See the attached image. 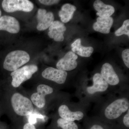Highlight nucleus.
<instances>
[{"instance_id":"obj_5","label":"nucleus","mask_w":129,"mask_h":129,"mask_svg":"<svg viewBox=\"0 0 129 129\" xmlns=\"http://www.w3.org/2000/svg\"><path fill=\"white\" fill-rule=\"evenodd\" d=\"M2 6L4 11L8 13L17 11L30 12L34 8L33 3L28 0H4Z\"/></svg>"},{"instance_id":"obj_3","label":"nucleus","mask_w":129,"mask_h":129,"mask_svg":"<svg viewBox=\"0 0 129 129\" xmlns=\"http://www.w3.org/2000/svg\"><path fill=\"white\" fill-rule=\"evenodd\" d=\"M38 70L37 66L30 64L26 65L13 71L11 74L12 78V85L14 88H18L22 83L30 79Z\"/></svg>"},{"instance_id":"obj_22","label":"nucleus","mask_w":129,"mask_h":129,"mask_svg":"<svg viewBox=\"0 0 129 129\" xmlns=\"http://www.w3.org/2000/svg\"><path fill=\"white\" fill-rule=\"evenodd\" d=\"M29 119V123L32 124H34L36 122V118H39L42 119L44 118L43 116L40 114H30Z\"/></svg>"},{"instance_id":"obj_13","label":"nucleus","mask_w":129,"mask_h":129,"mask_svg":"<svg viewBox=\"0 0 129 129\" xmlns=\"http://www.w3.org/2000/svg\"><path fill=\"white\" fill-rule=\"evenodd\" d=\"M93 85L86 89L89 94H92L97 92H104L108 88V84L103 79L101 74H95L93 76Z\"/></svg>"},{"instance_id":"obj_17","label":"nucleus","mask_w":129,"mask_h":129,"mask_svg":"<svg viewBox=\"0 0 129 129\" xmlns=\"http://www.w3.org/2000/svg\"><path fill=\"white\" fill-rule=\"evenodd\" d=\"M72 50L75 53L81 56L89 57L94 51L92 47H84L81 45V40L78 39L71 45Z\"/></svg>"},{"instance_id":"obj_4","label":"nucleus","mask_w":129,"mask_h":129,"mask_svg":"<svg viewBox=\"0 0 129 129\" xmlns=\"http://www.w3.org/2000/svg\"><path fill=\"white\" fill-rule=\"evenodd\" d=\"M129 103L125 98L118 99L113 102L105 109L104 114L107 118L115 119L129 109Z\"/></svg>"},{"instance_id":"obj_21","label":"nucleus","mask_w":129,"mask_h":129,"mask_svg":"<svg viewBox=\"0 0 129 129\" xmlns=\"http://www.w3.org/2000/svg\"><path fill=\"white\" fill-rule=\"evenodd\" d=\"M122 57L125 64L129 68V49H125L122 52Z\"/></svg>"},{"instance_id":"obj_20","label":"nucleus","mask_w":129,"mask_h":129,"mask_svg":"<svg viewBox=\"0 0 129 129\" xmlns=\"http://www.w3.org/2000/svg\"><path fill=\"white\" fill-rule=\"evenodd\" d=\"M115 34L117 36H120L123 35H125L129 37V19H127L124 22L122 27L115 31Z\"/></svg>"},{"instance_id":"obj_16","label":"nucleus","mask_w":129,"mask_h":129,"mask_svg":"<svg viewBox=\"0 0 129 129\" xmlns=\"http://www.w3.org/2000/svg\"><path fill=\"white\" fill-rule=\"evenodd\" d=\"M93 6L95 10L98 12L96 15L101 18L109 17L115 11L114 7L112 6L104 4L99 0L95 1L93 4Z\"/></svg>"},{"instance_id":"obj_23","label":"nucleus","mask_w":129,"mask_h":129,"mask_svg":"<svg viewBox=\"0 0 129 129\" xmlns=\"http://www.w3.org/2000/svg\"><path fill=\"white\" fill-rule=\"evenodd\" d=\"M60 1H57V0H40L39 2L41 4L43 5H47V6H50L54 4H57Z\"/></svg>"},{"instance_id":"obj_19","label":"nucleus","mask_w":129,"mask_h":129,"mask_svg":"<svg viewBox=\"0 0 129 129\" xmlns=\"http://www.w3.org/2000/svg\"><path fill=\"white\" fill-rule=\"evenodd\" d=\"M57 127L61 129H79V126L74 121L58 119L57 122Z\"/></svg>"},{"instance_id":"obj_2","label":"nucleus","mask_w":129,"mask_h":129,"mask_svg":"<svg viewBox=\"0 0 129 129\" xmlns=\"http://www.w3.org/2000/svg\"><path fill=\"white\" fill-rule=\"evenodd\" d=\"M11 104L14 112L21 116L30 115L34 111L32 102L27 98L19 93H15L13 95Z\"/></svg>"},{"instance_id":"obj_10","label":"nucleus","mask_w":129,"mask_h":129,"mask_svg":"<svg viewBox=\"0 0 129 129\" xmlns=\"http://www.w3.org/2000/svg\"><path fill=\"white\" fill-rule=\"evenodd\" d=\"M37 17L38 22L37 28L40 31L49 28L54 20L53 13L51 12H47L46 10L43 9L38 10Z\"/></svg>"},{"instance_id":"obj_18","label":"nucleus","mask_w":129,"mask_h":129,"mask_svg":"<svg viewBox=\"0 0 129 129\" xmlns=\"http://www.w3.org/2000/svg\"><path fill=\"white\" fill-rule=\"evenodd\" d=\"M76 7L70 4H65L62 7L61 10L58 13L61 21L66 23L73 18L74 12L76 11Z\"/></svg>"},{"instance_id":"obj_26","label":"nucleus","mask_w":129,"mask_h":129,"mask_svg":"<svg viewBox=\"0 0 129 129\" xmlns=\"http://www.w3.org/2000/svg\"><path fill=\"white\" fill-rule=\"evenodd\" d=\"M23 129H36V128L34 124L28 123L24 125Z\"/></svg>"},{"instance_id":"obj_27","label":"nucleus","mask_w":129,"mask_h":129,"mask_svg":"<svg viewBox=\"0 0 129 129\" xmlns=\"http://www.w3.org/2000/svg\"><path fill=\"white\" fill-rule=\"evenodd\" d=\"M2 13L1 10H0V17H1V15Z\"/></svg>"},{"instance_id":"obj_9","label":"nucleus","mask_w":129,"mask_h":129,"mask_svg":"<svg viewBox=\"0 0 129 129\" xmlns=\"http://www.w3.org/2000/svg\"><path fill=\"white\" fill-rule=\"evenodd\" d=\"M20 25L18 21L14 17L4 16L0 18V30H6L11 34L19 32Z\"/></svg>"},{"instance_id":"obj_6","label":"nucleus","mask_w":129,"mask_h":129,"mask_svg":"<svg viewBox=\"0 0 129 129\" xmlns=\"http://www.w3.org/2000/svg\"><path fill=\"white\" fill-rule=\"evenodd\" d=\"M37 92L32 94L31 96L32 102L39 108L44 107L45 105L46 96L53 92V88L45 84L40 85L37 87Z\"/></svg>"},{"instance_id":"obj_11","label":"nucleus","mask_w":129,"mask_h":129,"mask_svg":"<svg viewBox=\"0 0 129 129\" xmlns=\"http://www.w3.org/2000/svg\"><path fill=\"white\" fill-rule=\"evenodd\" d=\"M66 30L64 24L59 21H54L49 27L48 35L55 41H62L64 39L63 34Z\"/></svg>"},{"instance_id":"obj_14","label":"nucleus","mask_w":129,"mask_h":129,"mask_svg":"<svg viewBox=\"0 0 129 129\" xmlns=\"http://www.w3.org/2000/svg\"><path fill=\"white\" fill-rule=\"evenodd\" d=\"M58 112L61 118L72 121L81 120L84 116V114L82 112H72L69 110L68 106L65 105L60 106L58 108Z\"/></svg>"},{"instance_id":"obj_15","label":"nucleus","mask_w":129,"mask_h":129,"mask_svg":"<svg viewBox=\"0 0 129 129\" xmlns=\"http://www.w3.org/2000/svg\"><path fill=\"white\" fill-rule=\"evenodd\" d=\"M113 23V19L110 17L106 18L99 17L93 25V28L95 31L104 34L110 32V29Z\"/></svg>"},{"instance_id":"obj_8","label":"nucleus","mask_w":129,"mask_h":129,"mask_svg":"<svg viewBox=\"0 0 129 129\" xmlns=\"http://www.w3.org/2000/svg\"><path fill=\"white\" fill-rule=\"evenodd\" d=\"M78 58V56L73 52H69L58 62L56 64L57 69L64 71L75 69L78 65L76 61Z\"/></svg>"},{"instance_id":"obj_12","label":"nucleus","mask_w":129,"mask_h":129,"mask_svg":"<svg viewBox=\"0 0 129 129\" xmlns=\"http://www.w3.org/2000/svg\"><path fill=\"white\" fill-rule=\"evenodd\" d=\"M101 75L106 82L110 85H116L119 83L118 76L112 65L108 63H106L103 65Z\"/></svg>"},{"instance_id":"obj_7","label":"nucleus","mask_w":129,"mask_h":129,"mask_svg":"<svg viewBox=\"0 0 129 129\" xmlns=\"http://www.w3.org/2000/svg\"><path fill=\"white\" fill-rule=\"evenodd\" d=\"M42 75L44 78L61 84L65 83L68 74L66 71L49 67L42 72Z\"/></svg>"},{"instance_id":"obj_1","label":"nucleus","mask_w":129,"mask_h":129,"mask_svg":"<svg viewBox=\"0 0 129 129\" xmlns=\"http://www.w3.org/2000/svg\"><path fill=\"white\" fill-rule=\"evenodd\" d=\"M30 56L25 51L16 50L9 52L5 58L3 68L8 71H13L27 63Z\"/></svg>"},{"instance_id":"obj_25","label":"nucleus","mask_w":129,"mask_h":129,"mask_svg":"<svg viewBox=\"0 0 129 129\" xmlns=\"http://www.w3.org/2000/svg\"><path fill=\"white\" fill-rule=\"evenodd\" d=\"M106 127H103L102 125L99 124H94L92 125L89 127V129H106Z\"/></svg>"},{"instance_id":"obj_24","label":"nucleus","mask_w":129,"mask_h":129,"mask_svg":"<svg viewBox=\"0 0 129 129\" xmlns=\"http://www.w3.org/2000/svg\"><path fill=\"white\" fill-rule=\"evenodd\" d=\"M123 123L125 127L127 128H129V110L128 109V112L125 115L123 119Z\"/></svg>"}]
</instances>
